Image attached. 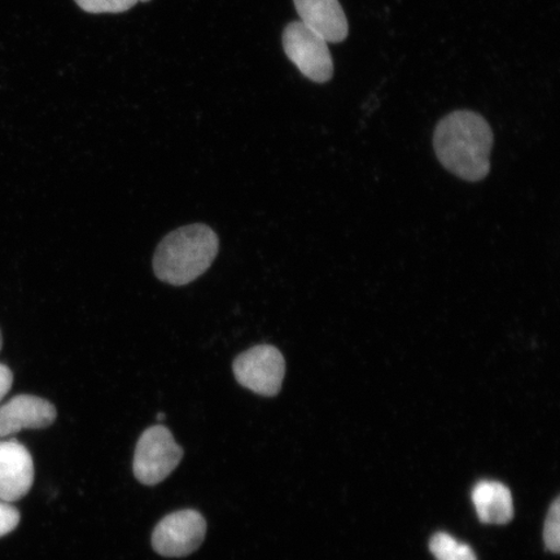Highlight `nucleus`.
Masks as SVG:
<instances>
[{
	"label": "nucleus",
	"mask_w": 560,
	"mask_h": 560,
	"mask_svg": "<svg viewBox=\"0 0 560 560\" xmlns=\"http://www.w3.org/2000/svg\"><path fill=\"white\" fill-rule=\"evenodd\" d=\"M58 412L55 406L32 395H19L0 406V439L24 430H42L50 427Z\"/></svg>",
	"instance_id": "8"
},
{
	"label": "nucleus",
	"mask_w": 560,
	"mask_h": 560,
	"mask_svg": "<svg viewBox=\"0 0 560 560\" xmlns=\"http://www.w3.org/2000/svg\"><path fill=\"white\" fill-rule=\"evenodd\" d=\"M13 384V373L4 363H0V401L9 395Z\"/></svg>",
	"instance_id": "15"
},
{
	"label": "nucleus",
	"mask_w": 560,
	"mask_h": 560,
	"mask_svg": "<svg viewBox=\"0 0 560 560\" xmlns=\"http://www.w3.org/2000/svg\"><path fill=\"white\" fill-rule=\"evenodd\" d=\"M20 523V513L11 503L0 501V537L11 534Z\"/></svg>",
	"instance_id": "14"
},
{
	"label": "nucleus",
	"mask_w": 560,
	"mask_h": 560,
	"mask_svg": "<svg viewBox=\"0 0 560 560\" xmlns=\"http://www.w3.org/2000/svg\"><path fill=\"white\" fill-rule=\"evenodd\" d=\"M430 550L436 560H478L470 546L455 540L445 532H439L431 538Z\"/></svg>",
	"instance_id": "11"
},
{
	"label": "nucleus",
	"mask_w": 560,
	"mask_h": 560,
	"mask_svg": "<svg viewBox=\"0 0 560 560\" xmlns=\"http://www.w3.org/2000/svg\"><path fill=\"white\" fill-rule=\"evenodd\" d=\"M233 370L242 387L260 396L275 397L282 389L285 361L279 349L264 345L237 355Z\"/></svg>",
	"instance_id": "5"
},
{
	"label": "nucleus",
	"mask_w": 560,
	"mask_h": 560,
	"mask_svg": "<svg viewBox=\"0 0 560 560\" xmlns=\"http://www.w3.org/2000/svg\"><path fill=\"white\" fill-rule=\"evenodd\" d=\"M207 534L205 517L195 510H182L164 517L152 535V546L160 556L182 558L200 548Z\"/></svg>",
	"instance_id": "6"
},
{
	"label": "nucleus",
	"mask_w": 560,
	"mask_h": 560,
	"mask_svg": "<svg viewBox=\"0 0 560 560\" xmlns=\"http://www.w3.org/2000/svg\"><path fill=\"white\" fill-rule=\"evenodd\" d=\"M3 348V338H2V331H0V350Z\"/></svg>",
	"instance_id": "16"
},
{
	"label": "nucleus",
	"mask_w": 560,
	"mask_h": 560,
	"mask_svg": "<svg viewBox=\"0 0 560 560\" xmlns=\"http://www.w3.org/2000/svg\"><path fill=\"white\" fill-rule=\"evenodd\" d=\"M80 9L100 15V13H121L129 11L139 2H150V0H74Z\"/></svg>",
	"instance_id": "12"
},
{
	"label": "nucleus",
	"mask_w": 560,
	"mask_h": 560,
	"mask_svg": "<svg viewBox=\"0 0 560 560\" xmlns=\"http://www.w3.org/2000/svg\"><path fill=\"white\" fill-rule=\"evenodd\" d=\"M34 482L32 454L16 440L0 441V501L24 499Z\"/></svg>",
	"instance_id": "7"
},
{
	"label": "nucleus",
	"mask_w": 560,
	"mask_h": 560,
	"mask_svg": "<svg viewBox=\"0 0 560 560\" xmlns=\"http://www.w3.org/2000/svg\"><path fill=\"white\" fill-rule=\"evenodd\" d=\"M306 27L328 44H340L348 37V20L339 0H293Z\"/></svg>",
	"instance_id": "9"
},
{
	"label": "nucleus",
	"mask_w": 560,
	"mask_h": 560,
	"mask_svg": "<svg viewBox=\"0 0 560 560\" xmlns=\"http://www.w3.org/2000/svg\"><path fill=\"white\" fill-rule=\"evenodd\" d=\"M283 48L287 58L306 79L325 83L334 75V61L327 42L306 27L301 21L285 26Z\"/></svg>",
	"instance_id": "4"
},
{
	"label": "nucleus",
	"mask_w": 560,
	"mask_h": 560,
	"mask_svg": "<svg viewBox=\"0 0 560 560\" xmlns=\"http://www.w3.org/2000/svg\"><path fill=\"white\" fill-rule=\"evenodd\" d=\"M219 236L207 225L185 226L173 231L159 244L153 270L161 282L186 285L200 278L219 255Z\"/></svg>",
	"instance_id": "2"
},
{
	"label": "nucleus",
	"mask_w": 560,
	"mask_h": 560,
	"mask_svg": "<svg viewBox=\"0 0 560 560\" xmlns=\"http://www.w3.org/2000/svg\"><path fill=\"white\" fill-rule=\"evenodd\" d=\"M472 502L481 523L508 524L514 517L513 495L502 482H478L472 490Z\"/></svg>",
	"instance_id": "10"
},
{
	"label": "nucleus",
	"mask_w": 560,
	"mask_h": 560,
	"mask_svg": "<svg viewBox=\"0 0 560 560\" xmlns=\"http://www.w3.org/2000/svg\"><path fill=\"white\" fill-rule=\"evenodd\" d=\"M544 540L546 549L559 552L560 549V500L552 502L544 525Z\"/></svg>",
	"instance_id": "13"
},
{
	"label": "nucleus",
	"mask_w": 560,
	"mask_h": 560,
	"mask_svg": "<svg viewBox=\"0 0 560 560\" xmlns=\"http://www.w3.org/2000/svg\"><path fill=\"white\" fill-rule=\"evenodd\" d=\"M493 140L485 117L471 110H457L438 124L433 147L446 171L460 179L479 182L490 172Z\"/></svg>",
	"instance_id": "1"
},
{
	"label": "nucleus",
	"mask_w": 560,
	"mask_h": 560,
	"mask_svg": "<svg viewBox=\"0 0 560 560\" xmlns=\"http://www.w3.org/2000/svg\"><path fill=\"white\" fill-rule=\"evenodd\" d=\"M184 458V450L175 443L164 425H153L140 436L135 454V475L144 486L164 481Z\"/></svg>",
	"instance_id": "3"
}]
</instances>
